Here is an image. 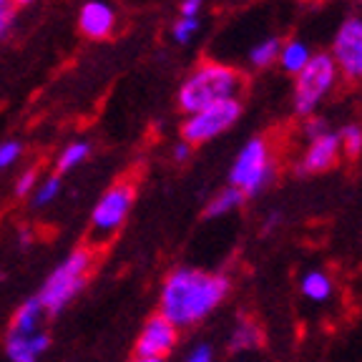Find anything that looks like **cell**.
<instances>
[{
  "instance_id": "ac0fdd59",
  "label": "cell",
  "mask_w": 362,
  "mask_h": 362,
  "mask_svg": "<svg viewBox=\"0 0 362 362\" xmlns=\"http://www.w3.org/2000/svg\"><path fill=\"white\" fill-rule=\"evenodd\" d=\"M88 156H90V144L83 141V139L66 144V146L61 148V153H58V158H56V174L63 176V174H68V171L78 169L81 164H86V161H88Z\"/></svg>"
},
{
  "instance_id": "6da1fadb",
  "label": "cell",
  "mask_w": 362,
  "mask_h": 362,
  "mask_svg": "<svg viewBox=\"0 0 362 362\" xmlns=\"http://www.w3.org/2000/svg\"><path fill=\"white\" fill-rule=\"evenodd\" d=\"M229 289H232V282L221 272L179 267L161 284L158 315H164L179 329L194 327L226 300Z\"/></svg>"
},
{
  "instance_id": "52a82bcc",
  "label": "cell",
  "mask_w": 362,
  "mask_h": 362,
  "mask_svg": "<svg viewBox=\"0 0 362 362\" xmlns=\"http://www.w3.org/2000/svg\"><path fill=\"white\" fill-rule=\"evenodd\" d=\"M242 116V101L239 98H229V101L214 103L209 108L192 113L181 124V139L192 146H202V144L214 141L216 136L229 131Z\"/></svg>"
},
{
  "instance_id": "277c9868",
  "label": "cell",
  "mask_w": 362,
  "mask_h": 362,
  "mask_svg": "<svg viewBox=\"0 0 362 362\" xmlns=\"http://www.w3.org/2000/svg\"><path fill=\"white\" fill-rule=\"evenodd\" d=\"M339 71L334 66L332 56L329 53H315L310 58L302 74L294 76L292 86V108L300 119H310L315 116L317 108L322 106L329 98L334 88L339 83Z\"/></svg>"
},
{
  "instance_id": "9a60e30c",
  "label": "cell",
  "mask_w": 362,
  "mask_h": 362,
  "mask_svg": "<svg viewBox=\"0 0 362 362\" xmlns=\"http://www.w3.org/2000/svg\"><path fill=\"white\" fill-rule=\"evenodd\" d=\"M262 345V327L249 320V317H239L234 322L232 332H229V350L232 352H249L257 350Z\"/></svg>"
},
{
  "instance_id": "7402d4cb",
  "label": "cell",
  "mask_w": 362,
  "mask_h": 362,
  "mask_svg": "<svg viewBox=\"0 0 362 362\" xmlns=\"http://www.w3.org/2000/svg\"><path fill=\"white\" fill-rule=\"evenodd\" d=\"M199 28H202V23H199V18H176L174 25H171V38L176 40V43L187 45L194 40V35L199 33Z\"/></svg>"
},
{
  "instance_id": "484cf974",
  "label": "cell",
  "mask_w": 362,
  "mask_h": 362,
  "mask_svg": "<svg viewBox=\"0 0 362 362\" xmlns=\"http://www.w3.org/2000/svg\"><path fill=\"white\" fill-rule=\"evenodd\" d=\"M184 362H214V347H211L209 342H197V345L187 352Z\"/></svg>"
},
{
  "instance_id": "e0dca14e",
  "label": "cell",
  "mask_w": 362,
  "mask_h": 362,
  "mask_svg": "<svg viewBox=\"0 0 362 362\" xmlns=\"http://www.w3.org/2000/svg\"><path fill=\"white\" fill-rule=\"evenodd\" d=\"M244 202H247V197H244L239 189L226 187V189L216 192L214 197L209 199V204H206L204 214H206V219H219V216H226V214H232V211L242 209Z\"/></svg>"
},
{
  "instance_id": "ba28073f",
  "label": "cell",
  "mask_w": 362,
  "mask_h": 362,
  "mask_svg": "<svg viewBox=\"0 0 362 362\" xmlns=\"http://www.w3.org/2000/svg\"><path fill=\"white\" fill-rule=\"evenodd\" d=\"M332 56L339 76L352 83H362V18L350 16L342 21L332 38Z\"/></svg>"
},
{
  "instance_id": "8992f818",
  "label": "cell",
  "mask_w": 362,
  "mask_h": 362,
  "mask_svg": "<svg viewBox=\"0 0 362 362\" xmlns=\"http://www.w3.org/2000/svg\"><path fill=\"white\" fill-rule=\"evenodd\" d=\"M136 199V187L134 181H116L106 192L101 194V199L96 202L93 211H90V232L96 239H108L119 232L126 224L131 209H134Z\"/></svg>"
},
{
  "instance_id": "44dd1931",
  "label": "cell",
  "mask_w": 362,
  "mask_h": 362,
  "mask_svg": "<svg viewBox=\"0 0 362 362\" xmlns=\"http://www.w3.org/2000/svg\"><path fill=\"white\" fill-rule=\"evenodd\" d=\"M339 148L347 158H357L362 153V126L360 124H345L337 131Z\"/></svg>"
},
{
  "instance_id": "8fae6325",
  "label": "cell",
  "mask_w": 362,
  "mask_h": 362,
  "mask_svg": "<svg viewBox=\"0 0 362 362\" xmlns=\"http://www.w3.org/2000/svg\"><path fill=\"white\" fill-rule=\"evenodd\" d=\"M119 13L106 0H86L78 13V30L88 40H106L116 33Z\"/></svg>"
},
{
  "instance_id": "1f68e13d",
  "label": "cell",
  "mask_w": 362,
  "mask_h": 362,
  "mask_svg": "<svg viewBox=\"0 0 362 362\" xmlns=\"http://www.w3.org/2000/svg\"><path fill=\"white\" fill-rule=\"evenodd\" d=\"M360 3H362V0H360Z\"/></svg>"
},
{
  "instance_id": "4316f807",
  "label": "cell",
  "mask_w": 362,
  "mask_h": 362,
  "mask_svg": "<svg viewBox=\"0 0 362 362\" xmlns=\"http://www.w3.org/2000/svg\"><path fill=\"white\" fill-rule=\"evenodd\" d=\"M302 131H305V139L307 141H315V139H320L322 134H327V124H325V119H320V116H310V119H305V124H302Z\"/></svg>"
},
{
  "instance_id": "d4e9b609",
  "label": "cell",
  "mask_w": 362,
  "mask_h": 362,
  "mask_svg": "<svg viewBox=\"0 0 362 362\" xmlns=\"http://www.w3.org/2000/svg\"><path fill=\"white\" fill-rule=\"evenodd\" d=\"M16 13H18L16 0H0V43L16 28Z\"/></svg>"
},
{
  "instance_id": "30bf717a",
  "label": "cell",
  "mask_w": 362,
  "mask_h": 362,
  "mask_svg": "<svg viewBox=\"0 0 362 362\" xmlns=\"http://www.w3.org/2000/svg\"><path fill=\"white\" fill-rule=\"evenodd\" d=\"M339 153H342V148H339L337 131H327L315 141H307V148L300 156V161H297V166H294V171L300 176L325 174L339 161Z\"/></svg>"
},
{
  "instance_id": "4fadbf2b",
  "label": "cell",
  "mask_w": 362,
  "mask_h": 362,
  "mask_svg": "<svg viewBox=\"0 0 362 362\" xmlns=\"http://www.w3.org/2000/svg\"><path fill=\"white\" fill-rule=\"evenodd\" d=\"M43 320H45L43 305H40L38 297H30V300H25L16 312H13L8 334H21V337L38 334V332H43Z\"/></svg>"
},
{
  "instance_id": "7a4b0ae2",
  "label": "cell",
  "mask_w": 362,
  "mask_h": 362,
  "mask_svg": "<svg viewBox=\"0 0 362 362\" xmlns=\"http://www.w3.org/2000/svg\"><path fill=\"white\" fill-rule=\"evenodd\" d=\"M244 90V76L234 66L219 61H202L187 78L181 81L176 103L187 116L209 108L214 103L239 98Z\"/></svg>"
},
{
  "instance_id": "cb8c5ba5",
  "label": "cell",
  "mask_w": 362,
  "mask_h": 362,
  "mask_svg": "<svg viewBox=\"0 0 362 362\" xmlns=\"http://www.w3.org/2000/svg\"><path fill=\"white\" fill-rule=\"evenodd\" d=\"M23 156V144L18 139H6V141H0V171L11 169L21 161Z\"/></svg>"
},
{
  "instance_id": "d6986e66",
  "label": "cell",
  "mask_w": 362,
  "mask_h": 362,
  "mask_svg": "<svg viewBox=\"0 0 362 362\" xmlns=\"http://www.w3.org/2000/svg\"><path fill=\"white\" fill-rule=\"evenodd\" d=\"M279 51H282V40L269 35V38H262L259 43L252 45L249 51V66L262 71V68H269L279 61Z\"/></svg>"
},
{
  "instance_id": "4dcf8cb0",
  "label": "cell",
  "mask_w": 362,
  "mask_h": 362,
  "mask_svg": "<svg viewBox=\"0 0 362 362\" xmlns=\"http://www.w3.org/2000/svg\"><path fill=\"white\" fill-rule=\"evenodd\" d=\"M134 362H164V360H148V357H136Z\"/></svg>"
},
{
  "instance_id": "ffe728a7",
  "label": "cell",
  "mask_w": 362,
  "mask_h": 362,
  "mask_svg": "<svg viewBox=\"0 0 362 362\" xmlns=\"http://www.w3.org/2000/svg\"><path fill=\"white\" fill-rule=\"evenodd\" d=\"M63 192V179L58 174L45 176V179L38 181V187H35L33 197H30V204H33L35 209H43V206H51Z\"/></svg>"
},
{
  "instance_id": "f1b7e54d",
  "label": "cell",
  "mask_w": 362,
  "mask_h": 362,
  "mask_svg": "<svg viewBox=\"0 0 362 362\" xmlns=\"http://www.w3.org/2000/svg\"><path fill=\"white\" fill-rule=\"evenodd\" d=\"M192 144H187L184 139L181 141L174 144V148H171V156H174V161H187L189 156H192Z\"/></svg>"
},
{
  "instance_id": "7c38bea8",
  "label": "cell",
  "mask_w": 362,
  "mask_h": 362,
  "mask_svg": "<svg viewBox=\"0 0 362 362\" xmlns=\"http://www.w3.org/2000/svg\"><path fill=\"white\" fill-rule=\"evenodd\" d=\"M48 347H51V337L45 329L38 334H30V337L6 332V342H3V350L11 362H38L48 352Z\"/></svg>"
},
{
  "instance_id": "5b68a950",
  "label": "cell",
  "mask_w": 362,
  "mask_h": 362,
  "mask_svg": "<svg viewBox=\"0 0 362 362\" xmlns=\"http://www.w3.org/2000/svg\"><path fill=\"white\" fill-rule=\"evenodd\" d=\"M274 179V151L264 136H252L229 169V187L239 189L244 197H255Z\"/></svg>"
},
{
  "instance_id": "3957f363",
  "label": "cell",
  "mask_w": 362,
  "mask_h": 362,
  "mask_svg": "<svg viewBox=\"0 0 362 362\" xmlns=\"http://www.w3.org/2000/svg\"><path fill=\"white\" fill-rule=\"evenodd\" d=\"M90 269H93V252L88 247H78L74 252H68L56 264V269L48 274L40 292L35 294L43 305L45 315H61L76 300V294L86 287Z\"/></svg>"
},
{
  "instance_id": "83f0119b",
  "label": "cell",
  "mask_w": 362,
  "mask_h": 362,
  "mask_svg": "<svg viewBox=\"0 0 362 362\" xmlns=\"http://www.w3.org/2000/svg\"><path fill=\"white\" fill-rule=\"evenodd\" d=\"M204 8V0H181L179 16L181 18H197Z\"/></svg>"
},
{
  "instance_id": "9c48e42d",
  "label": "cell",
  "mask_w": 362,
  "mask_h": 362,
  "mask_svg": "<svg viewBox=\"0 0 362 362\" xmlns=\"http://www.w3.org/2000/svg\"><path fill=\"white\" fill-rule=\"evenodd\" d=\"M176 345H179V327L156 312L144 322L141 332L136 337V357L164 360L176 350Z\"/></svg>"
},
{
  "instance_id": "603a6c76",
  "label": "cell",
  "mask_w": 362,
  "mask_h": 362,
  "mask_svg": "<svg viewBox=\"0 0 362 362\" xmlns=\"http://www.w3.org/2000/svg\"><path fill=\"white\" fill-rule=\"evenodd\" d=\"M40 181V174L35 166H28L25 171H21V176L16 179V187H13V192H16L18 199H25V197H33L35 187H38Z\"/></svg>"
},
{
  "instance_id": "f546056e",
  "label": "cell",
  "mask_w": 362,
  "mask_h": 362,
  "mask_svg": "<svg viewBox=\"0 0 362 362\" xmlns=\"http://www.w3.org/2000/svg\"><path fill=\"white\" fill-rule=\"evenodd\" d=\"M30 3H35V0H16V6L23 8V6H30Z\"/></svg>"
},
{
  "instance_id": "2e32d148",
  "label": "cell",
  "mask_w": 362,
  "mask_h": 362,
  "mask_svg": "<svg viewBox=\"0 0 362 362\" xmlns=\"http://www.w3.org/2000/svg\"><path fill=\"white\" fill-rule=\"evenodd\" d=\"M300 292L305 294L310 302H317V305H322V302H327L329 297H332L334 292V282L332 277H329L327 272L322 269H310L302 274L300 279Z\"/></svg>"
},
{
  "instance_id": "5bb4252c",
  "label": "cell",
  "mask_w": 362,
  "mask_h": 362,
  "mask_svg": "<svg viewBox=\"0 0 362 362\" xmlns=\"http://www.w3.org/2000/svg\"><path fill=\"white\" fill-rule=\"evenodd\" d=\"M315 56L312 48L300 38H292V40H284L282 43V51H279V61L277 66L282 68L284 74L289 76H297L302 74V68L310 63V58Z\"/></svg>"
}]
</instances>
